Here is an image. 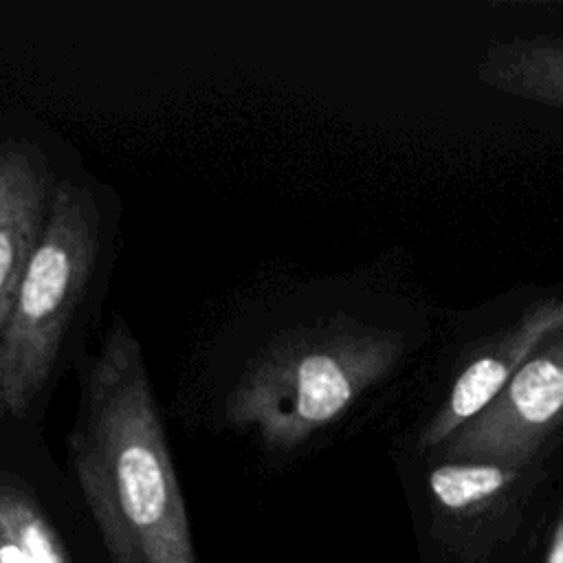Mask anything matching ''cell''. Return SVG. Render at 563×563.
<instances>
[{
    "mask_svg": "<svg viewBox=\"0 0 563 563\" xmlns=\"http://www.w3.org/2000/svg\"><path fill=\"white\" fill-rule=\"evenodd\" d=\"M70 466L110 563H198L143 354L121 317L88 372Z\"/></svg>",
    "mask_w": 563,
    "mask_h": 563,
    "instance_id": "obj_1",
    "label": "cell"
},
{
    "mask_svg": "<svg viewBox=\"0 0 563 563\" xmlns=\"http://www.w3.org/2000/svg\"><path fill=\"white\" fill-rule=\"evenodd\" d=\"M400 339L347 319L271 341L231 387L227 420L273 451H290L332 424L398 358Z\"/></svg>",
    "mask_w": 563,
    "mask_h": 563,
    "instance_id": "obj_2",
    "label": "cell"
},
{
    "mask_svg": "<svg viewBox=\"0 0 563 563\" xmlns=\"http://www.w3.org/2000/svg\"><path fill=\"white\" fill-rule=\"evenodd\" d=\"M548 457L523 466L427 455L416 473L418 563H537L559 488Z\"/></svg>",
    "mask_w": 563,
    "mask_h": 563,
    "instance_id": "obj_3",
    "label": "cell"
},
{
    "mask_svg": "<svg viewBox=\"0 0 563 563\" xmlns=\"http://www.w3.org/2000/svg\"><path fill=\"white\" fill-rule=\"evenodd\" d=\"M99 238L92 191L73 180L57 185L42 240L0 334V413L22 416L46 385L90 282Z\"/></svg>",
    "mask_w": 563,
    "mask_h": 563,
    "instance_id": "obj_4",
    "label": "cell"
},
{
    "mask_svg": "<svg viewBox=\"0 0 563 563\" xmlns=\"http://www.w3.org/2000/svg\"><path fill=\"white\" fill-rule=\"evenodd\" d=\"M563 424V330L543 343L504 391L433 453L444 460L497 462L515 468L548 457Z\"/></svg>",
    "mask_w": 563,
    "mask_h": 563,
    "instance_id": "obj_5",
    "label": "cell"
},
{
    "mask_svg": "<svg viewBox=\"0 0 563 563\" xmlns=\"http://www.w3.org/2000/svg\"><path fill=\"white\" fill-rule=\"evenodd\" d=\"M561 330L563 301L548 299L532 306L506 336L468 363L455 378L444 407L422 429L418 451L433 453L460 427L479 416L504 391L515 372Z\"/></svg>",
    "mask_w": 563,
    "mask_h": 563,
    "instance_id": "obj_6",
    "label": "cell"
},
{
    "mask_svg": "<svg viewBox=\"0 0 563 563\" xmlns=\"http://www.w3.org/2000/svg\"><path fill=\"white\" fill-rule=\"evenodd\" d=\"M53 196L42 154L26 143H0V334L42 240Z\"/></svg>",
    "mask_w": 563,
    "mask_h": 563,
    "instance_id": "obj_7",
    "label": "cell"
},
{
    "mask_svg": "<svg viewBox=\"0 0 563 563\" xmlns=\"http://www.w3.org/2000/svg\"><path fill=\"white\" fill-rule=\"evenodd\" d=\"M0 563H73L40 501L7 477H0Z\"/></svg>",
    "mask_w": 563,
    "mask_h": 563,
    "instance_id": "obj_8",
    "label": "cell"
},
{
    "mask_svg": "<svg viewBox=\"0 0 563 563\" xmlns=\"http://www.w3.org/2000/svg\"><path fill=\"white\" fill-rule=\"evenodd\" d=\"M482 75L504 90L563 108V40L497 46Z\"/></svg>",
    "mask_w": 563,
    "mask_h": 563,
    "instance_id": "obj_9",
    "label": "cell"
},
{
    "mask_svg": "<svg viewBox=\"0 0 563 563\" xmlns=\"http://www.w3.org/2000/svg\"><path fill=\"white\" fill-rule=\"evenodd\" d=\"M537 563H563V482L559 486L556 506L545 530Z\"/></svg>",
    "mask_w": 563,
    "mask_h": 563,
    "instance_id": "obj_10",
    "label": "cell"
}]
</instances>
